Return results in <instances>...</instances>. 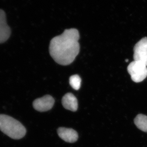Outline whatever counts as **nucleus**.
Segmentation results:
<instances>
[{
  "label": "nucleus",
  "mask_w": 147,
  "mask_h": 147,
  "mask_svg": "<svg viewBox=\"0 0 147 147\" xmlns=\"http://www.w3.org/2000/svg\"><path fill=\"white\" fill-rule=\"evenodd\" d=\"M79 34L75 28L67 29L50 41V55L57 63L67 65L72 63L79 54Z\"/></svg>",
  "instance_id": "obj_1"
},
{
  "label": "nucleus",
  "mask_w": 147,
  "mask_h": 147,
  "mask_svg": "<svg viewBox=\"0 0 147 147\" xmlns=\"http://www.w3.org/2000/svg\"><path fill=\"white\" fill-rule=\"evenodd\" d=\"M0 130L14 139H21L26 132L25 127L20 122L5 115H0Z\"/></svg>",
  "instance_id": "obj_2"
},
{
  "label": "nucleus",
  "mask_w": 147,
  "mask_h": 147,
  "mask_svg": "<svg viewBox=\"0 0 147 147\" xmlns=\"http://www.w3.org/2000/svg\"><path fill=\"white\" fill-rule=\"evenodd\" d=\"M127 70L131 80L135 83L142 82L147 76V66L138 61L130 63L127 66Z\"/></svg>",
  "instance_id": "obj_3"
},
{
  "label": "nucleus",
  "mask_w": 147,
  "mask_h": 147,
  "mask_svg": "<svg viewBox=\"0 0 147 147\" xmlns=\"http://www.w3.org/2000/svg\"><path fill=\"white\" fill-rule=\"evenodd\" d=\"M134 61H138L147 66V37L143 38L134 47Z\"/></svg>",
  "instance_id": "obj_4"
},
{
  "label": "nucleus",
  "mask_w": 147,
  "mask_h": 147,
  "mask_svg": "<svg viewBox=\"0 0 147 147\" xmlns=\"http://www.w3.org/2000/svg\"><path fill=\"white\" fill-rule=\"evenodd\" d=\"M55 102V99L51 96L47 95L34 100L33 105L37 111L45 112L52 109Z\"/></svg>",
  "instance_id": "obj_5"
},
{
  "label": "nucleus",
  "mask_w": 147,
  "mask_h": 147,
  "mask_svg": "<svg viewBox=\"0 0 147 147\" xmlns=\"http://www.w3.org/2000/svg\"><path fill=\"white\" fill-rule=\"evenodd\" d=\"M11 34L10 28L7 23L5 11L0 9V44L6 42Z\"/></svg>",
  "instance_id": "obj_6"
},
{
  "label": "nucleus",
  "mask_w": 147,
  "mask_h": 147,
  "mask_svg": "<svg viewBox=\"0 0 147 147\" xmlns=\"http://www.w3.org/2000/svg\"><path fill=\"white\" fill-rule=\"evenodd\" d=\"M57 132L61 139L65 142L73 143L78 140V133L72 129L60 127L58 129Z\"/></svg>",
  "instance_id": "obj_7"
},
{
  "label": "nucleus",
  "mask_w": 147,
  "mask_h": 147,
  "mask_svg": "<svg viewBox=\"0 0 147 147\" xmlns=\"http://www.w3.org/2000/svg\"><path fill=\"white\" fill-rule=\"evenodd\" d=\"M64 108L67 110L75 112L78 109V100L76 97L71 93L66 94L62 99Z\"/></svg>",
  "instance_id": "obj_8"
},
{
  "label": "nucleus",
  "mask_w": 147,
  "mask_h": 147,
  "mask_svg": "<svg viewBox=\"0 0 147 147\" xmlns=\"http://www.w3.org/2000/svg\"><path fill=\"white\" fill-rule=\"evenodd\" d=\"M134 123L140 130L147 132V116L143 114H139L134 119Z\"/></svg>",
  "instance_id": "obj_9"
},
{
  "label": "nucleus",
  "mask_w": 147,
  "mask_h": 147,
  "mask_svg": "<svg viewBox=\"0 0 147 147\" xmlns=\"http://www.w3.org/2000/svg\"><path fill=\"white\" fill-rule=\"evenodd\" d=\"M69 84L74 89L79 90L81 87V80L80 76L77 74L72 75L69 78Z\"/></svg>",
  "instance_id": "obj_10"
},
{
  "label": "nucleus",
  "mask_w": 147,
  "mask_h": 147,
  "mask_svg": "<svg viewBox=\"0 0 147 147\" xmlns=\"http://www.w3.org/2000/svg\"><path fill=\"white\" fill-rule=\"evenodd\" d=\"M125 61H126V62H128V59L125 60Z\"/></svg>",
  "instance_id": "obj_11"
}]
</instances>
